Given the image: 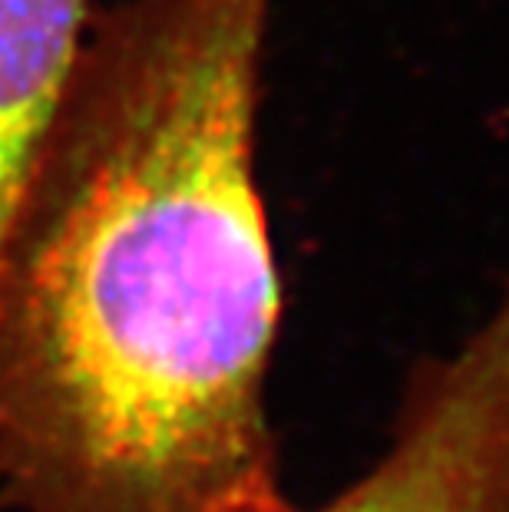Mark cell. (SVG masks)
Listing matches in <instances>:
<instances>
[{"label":"cell","mask_w":509,"mask_h":512,"mask_svg":"<svg viewBox=\"0 0 509 512\" xmlns=\"http://www.w3.org/2000/svg\"><path fill=\"white\" fill-rule=\"evenodd\" d=\"M275 0L90 14L0 238V496L281 512V278L255 176Z\"/></svg>","instance_id":"cell-1"},{"label":"cell","mask_w":509,"mask_h":512,"mask_svg":"<svg viewBox=\"0 0 509 512\" xmlns=\"http://www.w3.org/2000/svg\"><path fill=\"white\" fill-rule=\"evenodd\" d=\"M314 512H509V275L486 318L417 367L381 460Z\"/></svg>","instance_id":"cell-2"},{"label":"cell","mask_w":509,"mask_h":512,"mask_svg":"<svg viewBox=\"0 0 509 512\" xmlns=\"http://www.w3.org/2000/svg\"><path fill=\"white\" fill-rule=\"evenodd\" d=\"M90 0H0V238L67 90Z\"/></svg>","instance_id":"cell-3"}]
</instances>
